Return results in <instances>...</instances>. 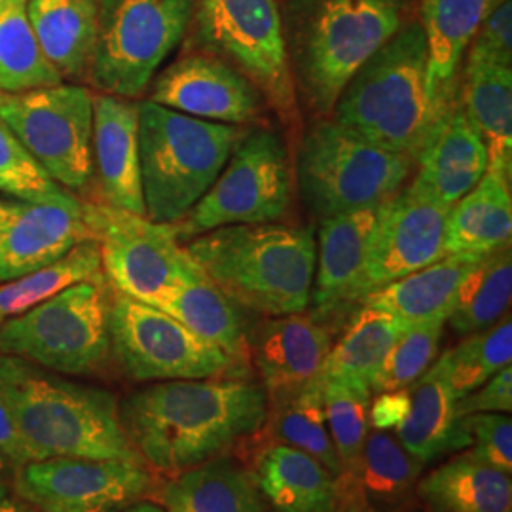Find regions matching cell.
<instances>
[{
    "label": "cell",
    "mask_w": 512,
    "mask_h": 512,
    "mask_svg": "<svg viewBox=\"0 0 512 512\" xmlns=\"http://www.w3.org/2000/svg\"><path fill=\"white\" fill-rule=\"evenodd\" d=\"M165 512H266L253 469L234 459H209L162 488Z\"/></svg>",
    "instance_id": "cell-28"
},
{
    "label": "cell",
    "mask_w": 512,
    "mask_h": 512,
    "mask_svg": "<svg viewBox=\"0 0 512 512\" xmlns=\"http://www.w3.org/2000/svg\"><path fill=\"white\" fill-rule=\"evenodd\" d=\"M86 217L99 245L103 274L116 293L156 308L165 294L198 268L173 224L105 203L86 202Z\"/></svg>",
    "instance_id": "cell-13"
},
{
    "label": "cell",
    "mask_w": 512,
    "mask_h": 512,
    "mask_svg": "<svg viewBox=\"0 0 512 512\" xmlns=\"http://www.w3.org/2000/svg\"><path fill=\"white\" fill-rule=\"evenodd\" d=\"M488 148L458 101L448 110L416 162L410 188L442 205H456L488 171Z\"/></svg>",
    "instance_id": "cell-22"
},
{
    "label": "cell",
    "mask_w": 512,
    "mask_h": 512,
    "mask_svg": "<svg viewBox=\"0 0 512 512\" xmlns=\"http://www.w3.org/2000/svg\"><path fill=\"white\" fill-rule=\"evenodd\" d=\"M256 484L274 512H336L340 478L311 458L287 446L270 444L255 461Z\"/></svg>",
    "instance_id": "cell-24"
},
{
    "label": "cell",
    "mask_w": 512,
    "mask_h": 512,
    "mask_svg": "<svg viewBox=\"0 0 512 512\" xmlns=\"http://www.w3.org/2000/svg\"><path fill=\"white\" fill-rule=\"evenodd\" d=\"M408 391L410 410L395 429L399 442L414 458L425 465L471 446V435L456 414L458 397L450 384L446 351Z\"/></svg>",
    "instance_id": "cell-23"
},
{
    "label": "cell",
    "mask_w": 512,
    "mask_h": 512,
    "mask_svg": "<svg viewBox=\"0 0 512 512\" xmlns=\"http://www.w3.org/2000/svg\"><path fill=\"white\" fill-rule=\"evenodd\" d=\"M10 209H12V202L0 200V232H2V228H4V224H6V220H8Z\"/></svg>",
    "instance_id": "cell-50"
},
{
    "label": "cell",
    "mask_w": 512,
    "mask_h": 512,
    "mask_svg": "<svg viewBox=\"0 0 512 512\" xmlns=\"http://www.w3.org/2000/svg\"><path fill=\"white\" fill-rule=\"evenodd\" d=\"M0 192L19 202H50L74 194L55 183L0 120Z\"/></svg>",
    "instance_id": "cell-42"
},
{
    "label": "cell",
    "mask_w": 512,
    "mask_h": 512,
    "mask_svg": "<svg viewBox=\"0 0 512 512\" xmlns=\"http://www.w3.org/2000/svg\"><path fill=\"white\" fill-rule=\"evenodd\" d=\"M192 330L207 344L222 349L234 363L249 359V329L243 308L230 300L198 266L156 306Z\"/></svg>",
    "instance_id": "cell-26"
},
{
    "label": "cell",
    "mask_w": 512,
    "mask_h": 512,
    "mask_svg": "<svg viewBox=\"0 0 512 512\" xmlns=\"http://www.w3.org/2000/svg\"><path fill=\"white\" fill-rule=\"evenodd\" d=\"M418 495L429 512H512L511 473L465 452L425 476Z\"/></svg>",
    "instance_id": "cell-30"
},
{
    "label": "cell",
    "mask_w": 512,
    "mask_h": 512,
    "mask_svg": "<svg viewBox=\"0 0 512 512\" xmlns=\"http://www.w3.org/2000/svg\"><path fill=\"white\" fill-rule=\"evenodd\" d=\"M124 512H165V509L156 505V503H150V501H139V503L128 507Z\"/></svg>",
    "instance_id": "cell-49"
},
{
    "label": "cell",
    "mask_w": 512,
    "mask_h": 512,
    "mask_svg": "<svg viewBox=\"0 0 512 512\" xmlns=\"http://www.w3.org/2000/svg\"><path fill=\"white\" fill-rule=\"evenodd\" d=\"M471 435V452L499 471H512V420L505 414H471L463 418Z\"/></svg>",
    "instance_id": "cell-43"
},
{
    "label": "cell",
    "mask_w": 512,
    "mask_h": 512,
    "mask_svg": "<svg viewBox=\"0 0 512 512\" xmlns=\"http://www.w3.org/2000/svg\"><path fill=\"white\" fill-rule=\"evenodd\" d=\"M268 418V393L247 380H171L120 404L131 446L148 469L173 478L255 437Z\"/></svg>",
    "instance_id": "cell-1"
},
{
    "label": "cell",
    "mask_w": 512,
    "mask_h": 512,
    "mask_svg": "<svg viewBox=\"0 0 512 512\" xmlns=\"http://www.w3.org/2000/svg\"><path fill=\"white\" fill-rule=\"evenodd\" d=\"M109 330L110 353L137 382L217 378L236 365L169 313L116 291Z\"/></svg>",
    "instance_id": "cell-14"
},
{
    "label": "cell",
    "mask_w": 512,
    "mask_h": 512,
    "mask_svg": "<svg viewBox=\"0 0 512 512\" xmlns=\"http://www.w3.org/2000/svg\"><path fill=\"white\" fill-rule=\"evenodd\" d=\"M336 512H368L363 509V507H359V505H353V503H349V505H346L344 509H340V511Z\"/></svg>",
    "instance_id": "cell-51"
},
{
    "label": "cell",
    "mask_w": 512,
    "mask_h": 512,
    "mask_svg": "<svg viewBox=\"0 0 512 512\" xmlns=\"http://www.w3.org/2000/svg\"><path fill=\"white\" fill-rule=\"evenodd\" d=\"M448 213V205L420 196L410 186L384 203L368 247L357 302L448 255Z\"/></svg>",
    "instance_id": "cell-16"
},
{
    "label": "cell",
    "mask_w": 512,
    "mask_h": 512,
    "mask_svg": "<svg viewBox=\"0 0 512 512\" xmlns=\"http://www.w3.org/2000/svg\"><path fill=\"white\" fill-rule=\"evenodd\" d=\"M414 0H298L287 40L294 86L323 118L366 61L412 21Z\"/></svg>",
    "instance_id": "cell-5"
},
{
    "label": "cell",
    "mask_w": 512,
    "mask_h": 512,
    "mask_svg": "<svg viewBox=\"0 0 512 512\" xmlns=\"http://www.w3.org/2000/svg\"><path fill=\"white\" fill-rule=\"evenodd\" d=\"M262 429L272 444L298 448L323 463L336 478L346 476L330 439L321 376L289 397L268 401V418Z\"/></svg>",
    "instance_id": "cell-33"
},
{
    "label": "cell",
    "mask_w": 512,
    "mask_h": 512,
    "mask_svg": "<svg viewBox=\"0 0 512 512\" xmlns=\"http://www.w3.org/2000/svg\"><path fill=\"white\" fill-rule=\"evenodd\" d=\"M382 207L351 211L319 220L315 275L311 287V317L325 321L357 304V289L365 270L368 247Z\"/></svg>",
    "instance_id": "cell-21"
},
{
    "label": "cell",
    "mask_w": 512,
    "mask_h": 512,
    "mask_svg": "<svg viewBox=\"0 0 512 512\" xmlns=\"http://www.w3.org/2000/svg\"><path fill=\"white\" fill-rule=\"evenodd\" d=\"M458 92L435 84L420 21L412 19L349 80L330 118L416 164Z\"/></svg>",
    "instance_id": "cell-2"
},
{
    "label": "cell",
    "mask_w": 512,
    "mask_h": 512,
    "mask_svg": "<svg viewBox=\"0 0 512 512\" xmlns=\"http://www.w3.org/2000/svg\"><path fill=\"white\" fill-rule=\"evenodd\" d=\"M196 0H99L88 78L99 93L137 99L183 42Z\"/></svg>",
    "instance_id": "cell-9"
},
{
    "label": "cell",
    "mask_w": 512,
    "mask_h": 512,
    "mask_svg": "<svg viewBox=\"0 0 512 512\" xmlns=\"http://www.w3.org/2000/svg\"><path fill=\"white\" fill-rule=\"evenodd\" d=\"M0 399L33 461L143 463L122 427L120 404L110 391L76 384L31 361L0 353Z\"/></svg>",
    "instance_id": "cell-3"
},
{
    "label": "cell",
    "mask_w": 512,
    "mask_h": 512,
    "mask_svg": "<svg viewBox=\"0 0 512 512\" xmlns=\"http://www.w3.org/2000/svg\"><path fill=\"white\" fill-rule=\"evenodd\" d=\"M408 325L385 311L363 306L351 319L348 330L330 348L321 370L323 380L372 384L389 349Z\"/></svg>",
    "instance_id": "cell-34"
},
{
    "label": "cell",
    "mask_w": 512,
    "mask_h": 512,
    "mask_svg": "<svg viewBox=\"0 0 512 512\" xmlns=\"http://www.w3.org/2000/svg\"><path fill=\"white\" fill-rule=\"evenodd\" d=\"M444 323H418L408 325L389 349L370 391H399L408 389L429 370L439 357Z\"/></svg>",
    "instance_id": "cell-41"
},
{
    "label": "cell",
    "mask_w": 512,
    "mask_h": 512,
    "mask_svg": "<svg viewBox=\"0 0 512 512\" xmlns=\"http://www.w3.org/2000/svg\"><path fill=\"white\" fill-rule=\"evenodd\" d=\"M469 57L512 67V2L503 0L480 25L467 48Z\"/></svg>",
    "instance_id": "cell-44"
},
{
    "label": "cell",
    "mask_w": 512,
    "mask_h": 512,
    "mask_svg": "<svg viewBox=\"0 0 512 512\" xmlns=\"http://www.w3.org/2000/svg\"><path fill=\"white\" fill-rule=\"evenodd\" d=\"M0 120L55 183L86 192L93 181V93L55 84L0 93Z\"/></svg>",
    "instance_id": "cell-12"
},
{
    "label": "cell",
    "mask_w": 512,
    "mask_h": 512,
    "mask_svg": "<svg viewBox=\"0 0 512 512\" xmlns=\"http://www.w3.org/2000/svg\"><path fill=\"white\" fill-rule=\"evenodd\" d=\"M450 384L461 399L486 384L512 361L511 317L499 319L494 327L469 334L459 346L446 351Z\"/></svg>",
    "instance_id": "cell-40"
},
{
    "label": "cell",
    "mask_w": 512,
    "mask_h": 512,
    "mask_svg": "<svg viewBox=\"0 0 512 512\" xmlns=\"http://www.w3.org/2000/svg\"><path fill=\"white\" fill-rule=\"evenodd\" d=\"M503 0H414L429 71L444 90L459 88L458 71L480 25Z\"/></svg>",
    "instance_id": "cell-32"
},
{
    "label": "cell",
    "mask_w": 512,
    "mask_h": 512,
    "mask_svg": "<svg viewBox=\"0 0 512 512\" xmlns=\"http://www.w3.org/2000/svg\"><path fill=\"white\" fill-rule=\"evenodd\" d=\"M291 196L287 145L274 129L258 128L241 137L217 181L173 226L186 243L224 226L279 222L289 213Z\"/></svg>",
    "instance_id": "cell-10"
},
{
    "label": "cell",
    "mask_w": 512,
    "mask_h": 512,
    "mask_svg": "<svg viewBox=\"0 0 512 512\" xmlns=\"http://www.w3.org/2000/svg\"><path fill=\"white\" fill-rule=\"evenodd\" d=\"M16 471V494L38 512H124L156 488L147 465L114 459H35Z\"/></svg>",
    "instance_id": "cell-15"
},
{
    "label": "cell",
    "mask_w": 512,
    "mask_h": 512,
    "mask_svg": "<svg viewBox=\"0 0 512 512\" xmlns=\"http://www.w3.org/2000/svg\"><path fill=\"white\" fill-rule=\"evenodd\" d=\"M512 410V368L499 370L476 391L458 399L456 414L465 418L471 414H509Z\"/></svg>",
    "instance_id": "cell-45"
},
{
    "label": "cell",
    "mask_w": 512,
    "mask_h": 512,
    "mask_svg": "<svg viewBox=\"0 0 512 512\" xmlns=\"http://www.w3.org/2000/svg\"><path fill=\"white\" fill-rule=\"evenodd\" d=\"M482 255H446L363 298V306L385 311L404 325L446 323L459 289Z\"/></svg>",
    "instance_id": "cell-25"
},
{
    "label": "cell",
    "mask_w": 512,
    "mask_h": 512,
    "mask_svg": "<svg viewBox=\"0 0 512 512\" xmlns=\"http://www.w3.org/2000/svg\"><path fill=\"white\" fill-rule=\"evenodd\" d=\"M0 456L6 459V463L14 469L25 465L27 461H33L23 440L19 439L14 421L10 418L8 408L2 399H0Z\"/></svg>",
    "instance_id": "cell-47"
},
{
    "label": "cell",
    "mask_w": 512,
    "mask_h": 512,
    "mask_svg": "<svg viewBox=\"0 0 512 512\" xmlns=\"http://www.w3.org/2000/svg\"><path fill=\"white\" fill-rule=\"evenodd\" d=\"M330 330L311 315L270 317L249 332V357L268 401L289 397L321 376L332 348Z\"/></svg>",
    "instance_id": "cell-19"
},
{
    "label": "cell",
    "mask_w": 512,
    "mask_h": 512,
    "mask_svg": "<svg viewBox=\"0 0 512 512\" xmlns=\"http://www.w3.org/2000/svg\"><path fill=\"white\" fill-rule=\"evenodd\" d=\"M6 467H10V465L6 463V459L0 456V480H4V473H6Z\"/></svg>",
    "instance_id": "cell-52"
},
{
    "label": "cell",
    "mask_w": 512,
    "mask_h": 512,
    "mask_svg": "<svg viewBox=\"0 0 512 512\" xmlns=\"http://www.w3.org/2000/svg\"><path fill=\"white\" fill-rule=\"evenodd\" d=\"M410 410V391L399 389V391H384L378 393V399L370 406V423L378 431H387L397 427L406 418Z\"/></svg>",
    "instance_id": "cell-46"
},
{
    "label": "cell",
    "mask_w": 512,
    "mask_h": 512,
    "mask_svg": "<svg viewBox=\"0 0 512 512\" xmlns=\"http://www.w3.org/2000/svg\"><path fill=\"white\" fill-rule=\"evenodd\" d=\"M512 296L511 245L480 256L465 277L448 323L459 336L494 327L509 310Z\"/></svg>",
    "instance_id": "cell-36"
},
{
    "label": "cell",
    "mask_w": 512,
    "mask_h": 512,
    "mask_svg": "<svg viewBox=\"0 0 512 512\" xmlns=\"http://www.w3.org/2000/svg\"><path fill=\"white\" fill-rule=\"evenodd\" d=\"M139 152L147 219L175 224L202 200L245 135L219 124L139 101Z\"/></svg>",
    "instance_id": "cell-6"
},
{
    "label": "cell",
    "mask_w": 512,
    "mask_h": 512,
    "mask_svg": "<svg viewBox=\"0 0 512 512\" xmlns=\"http://www.w3.org/2000/svg\"><path fill=\"white\" fill-rule=\"evenodd\" d=\"M370 385L323 380V399L330 439L344 465V478L353 480L365 448L370 423Z\"/></svg>",
    "instance_id": "cell-39"
},
{
    "label": "cell",
    "mask_w": 512,
    "mask_h": 512,
    "mask_svg": "<svg viewBox=\"0 0 512 512\" xmlns=\"http://www.w3.org/2000/svg\"><path fill=\"white\" fill-rule=\"evenodd\" d=\"M92 239L86 202L76 194L50 202H12L0 232V283L44 268Z\"/></svg>",
    "instance_id": "cell-18"
},
{
    "label": "cell",
    "mask_w": 512,
    "mask_h": 512,
    "mask_svg": "<svg viewBox=\"0 0 512 512\" xmlns=\"http://www.w3.org/2000/svg\"><path fill=\"white\" fill-rule=\"evenodd\" d=\"M8 2H10V0H0V8H2V6H6Z\"/></svg>",
    "instance_id": "cell-53"
},
{
    "label": "cell",
    "mask_w": 512,
    "mask_h": 512,
    "mask_svg": "<svg viewBox=\"0 0 512 512\" xmlns=\"http://www.w3.org/2000/svg\"><path fill=\"white\" fill-rule=\"evenodd\" d=\"M97 241H84L52 264L0 283V325L84 281L103 279Z\"/></svg>",
    "instance_id": "cell-35"
},
{
    "label": "cell",
    "mask_w": 512,
    "mask_h": 512,
    "mask_svg": "<svg viewBox=\"0 0 512 512\" xmlns=\"http://www.w3.org/2000/svg\"><path fill=\"white\" fill-rule=\"evenodd\" d=\"M27 18L46 59L63 78L88 76L99 0H27Z\"/></svg>",
    "instance_id": "cell-29"
},
{
    "label": "cell",
    "mask_w": 512,
    "mask_h": 512,
    "mask_svg": "<svg viewBox=\"0 0 512 512\" xmlns=\"http://www.w3.org/2000/svg\"><path fill=\"white\" fill-rule=\"evenodd\" d=\"M93 177L101 203L147 217L135 101L93 93Z\"/></svg>",
    "instance_id": "cell-20"
},
{
    "label": "cell",
    "mask_w": 512,
    "mask_h": 512,
    "mask_svg": "<svg viewBox=\"0 0 512 512\" xmlns=\"http://www.w3.org/2000/svg\"><path fill=\"white\" fill-rule=\"evenodd\" d=\"M0 512H38L29 501L12 494L4 480H0Z\"/></svg>",
    "instance_id": "cell-48"
},
{
    "label": "cell",
    "mask_w": 512,
    "mask_h": 512,
    "mask_svg": "<svg viewBox=\"0 0 512 512\" xmlns=\"http://www.w3.org/2000/svg\"><path fill=\"white\" fill-rule=\"evenodd\" d=\"M27 0L0 8V93H19L65 82L42 54L27 18Z\"/></svg>",
    "instance_id": "cell-37"
},
{
    "label": "cell",
    "mask_w": 512,
    "mask_h": 512,
    "mask_svg": "<svg viewBox=\"0 0 512 512\" xmlns=\"http://www.w3.org/2000/svg\"><path fill=\"white\" fill-rule=\"evenodd\" d=\"M107 277L76 283L0 325V353L57 374H93L110 355Z\"/></svg>",
    "instance_id": "cell-8"
},
{
    "label": "cell",
    "mask_w": 512,
    "mask_h": 512,
    "mask_svg": "<svg viewBox=\"0 0 512 512\" xmlns=\"http://www.w3.org/2000/svg\"><path fill=\"white\" fill-rule=\"evenodd\" d=\"M423 463L387 431L366 437L359 471L353 480L366 499L382 509L397 507L414 490Z\"/></svg>",
    "instance_id": "cell-38"
},
{
    "label": "cell",
    "mask_w": 512,
    "mask_h": 512,
    "mask_svg": "<svg viewBox=\"0 0 512 512\" xmlns=\"http://www.w3.org/2000/svg\"><path fill=\"white\" fill-rule=\"evenodd\" d=\"M511 236V171L488 167L480 183L450 207L446 253L488 255L511 245Z\"/></svg>",
    "instance_id": "cell-27"
},
{
    "label": "cell",
    "mask_w": 512,
    "mask_h": 512,
    "mask_svg": "<svg viewBox=\"0 0 512 512\" xmlns=\"http://www.w3.org/2000/svg\"><path fill=\"white\" fill-rule=\"evenodd\" d=\"M184 247L243 310L279 317L310 308L317 260L310 228L281 222L224 226Z\"/></svg>",
    "instance_id": "cell-4"
},
{
    "label": "cell",
    "mask_w": 512,
    "mask_h": 512,
    "mask_svg": "<svg viewBox=\"0 0 512 512\" xmlns=\"http://www.w3.org/2000/svg\"><path fill=\"white\" fill-rule=\"evenodd\" d=\"M416 164L378 147L332 118H321L298 150L296 181L306 207L319 220L380 207L404 188Z\"/></svg>",
    "instance_id": "cell-7"
},
{
    "label": "cell",
    "mask_w": 512,
    "mask_h": 512,
    "mask_svg": "<svg viewBox=\"0 0 512 512\" xmlns=\"http://www.w3.org/2000/svg\"><path fill=\"white\" fill-rule=\"evenodd\" d=\"M148 88L152 103L230 126L256 122L266 101L245 74L209 52L179 57Z\"/></svg>",
    "instance_id": "cell-17"
},
{
    "label": "cell",
    "mask_w": 512,
    "mask_h": 512,
    "mask_svg": "<svg viewBox=\"0 0 512 512\" xmlns=\"http://www.w3.org/2000/svg\"><path fill=\"white\" fill-rule=\"evenodd\" d=\"M192 23L203 50L245 74L293 124L296 86L277 0H196Z\"/></svg>",
    "instance_id": "cell-11"
},
{
    "label": "cell",
    "mask_w": 512,
    "mask_h": 512,
    "mask_svg": "<svg viewBox=\"0 0 512 512\" xmlns=\"http://www.w3.org/2000/svg\"><path fill=\"white\" fill-rule=\"evenodd\" d=\"M459 105L488 148V167H512V67L467 55Z\"/></svg>",
    "instance_id": "cell-31"
}]
</instances>
